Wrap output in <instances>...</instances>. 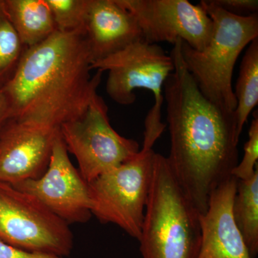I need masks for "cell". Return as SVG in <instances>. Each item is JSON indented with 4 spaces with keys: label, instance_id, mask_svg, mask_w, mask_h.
I'll return each mask as SVG.
<instances>
[{
    "label": "cell",
    "instance_id": "1",
    "mask_svg": "<svg viewBox=\"0 0 258 258\" xmlns=\"http://www.w3.org/2000/svg\"><path fill=\"white\" fill-rule=\"evenodd\" d=\"M181 40L170 55L174 71L164 86L173 174L200 214L208 210L212 193L232 176L238 164L235 111L208 99L183 62Z\"/></svg>",
    "mask_w": 258,
    "mask_h": 258
},
{
    "label": "cell",
    "instance_id": "2",
    "mask_svg": "<svg viewBox=\"0 0 258 258\" xmlns=\"http://www.w3.org/2000/svg\"><path fill=\"white\" fill-rule=\"evenodd\" d=\"M86 32L56 30L25 48L16 69L2 86L9 119L60 128L79 118L97 94L103 72L91 76Z\"/></svg>",
    "mask_w": 258,
    "mask_h": 258
},
{
    "label": "cell",
    "instance_id": "3",
    "mask_svg": "<svg viewBox=\"0 0 258 258\" xmlns=\"http://www.w3.org/2000/svg\"><path fill=\"white\" fill-rule=\"evenodd\" d=\"M139 241L143 258H198L201 244L200 213L157 153Z\"/></svg>",
    "mask_w": 258,
    "mask_h": 258
},
{
    "label": "cell",
    "instance_id": "4",
    "mask_svg": "<svg viewBox=\"0 0 258 258\" xmlns=\"http://www.w3.org/2000/svg\"><path fill=\"white\" fill-rule=\"evenodd\" d=\"M200 5L213 23L208 45L197 50L181 40L183 62L208 99L230 111L237 107L232 80L236 61L244 47L258 37V15L231 14L212 0Z\"/></svg>",
    "mask_w": 258,
    "mask_h": 258
},
{
    "label": "cell",
    "instance_id": "5",
    "mask_svg": "<svg viewBox=\"0 0 258 258\" xmlns=\"http://www.w3.org/2000/svg\"><path fill=\"white\" fill-rule=\"evenodd\" d=\"M153 147L143 143L135 157L88 183L92 215L138 240L152 184L156 154Z\"/></svg>",
    "mask_w": 258,
    "mask_h": 258
},
{
    "label": "cell",
    "instance_id": "6",
    "mask_svg": "<svg viewBox=\"0 0 258 258\" xmlns=\"http://www.w3.org/2000/svg\"><path fill=\"white\" fill-rule=\"evenodd\" d=\"M69 225L32 195L0 181V240L63 257L74 246Z\"/></svg>",
    "mask_w": 258,
    "mask_h": 258
},
{
    "label": "cell",
    "instance_id": "7",
    "mask_svg": "<svg viewBox=\"0 0 258 258\" xmlns=\"http://www.w3.org/2000/svg\"><path fill=\"white\" fill-rule=\"evenodd\" d=\"M60 133L88 183L130 160L140 151L137 142L122 137L111 126L108 107L98 94L81 116L60 125Z\"/></svg>",
    "mask_w": 258,
    "mask_h": 258
},
{
    "label": "cell",
    "instance_id": "8",
    "mask_svg": "<svg viewBox=\"0 0 258 258\" xmlns=\"http://www.w3.org/2000/svg\"><path fill=\"white\" fill-rule=\"evenodd\" d=\"M174 69L170 55L158 44L149 43L144 39L91 66V71H108L106 91L118 104L134 103L137 99L134 91L137 89L143 88L154 93L155 102L148 115L159 118L164 83Z\"/></svg>",
    "mask_w": 258,
    "mask_h": 258
},
{
    "label": "cell",
    "instance_id": "9",
    "mask_svg": "<svg viewBox=\"0 0 258 258\" xmlns=\"http://www.w3.org/2000/svg\"><path fill=\"white\" fill-rule=\"evenodd\" d=\"M138 23L149 43L182 40L197 50L208 45L213 23L203 7L188 0H117Z\"/></svg>",
    "mask_w": 258,
    "mask_h": 258
},
{
    "label": "cell",
    "instance_id": "10",
    "mask_svg": "<svg viewBox=\"0 0 258 258\" xmlns=\"http://www.w3.org/2000/svg\"><path fill=\"white\" fill-rule=\"evenodd\" d=\"M36 198L66 223H84L92 215L89 184L73 165L60 133L57 136L46 171L36 179L12 185Z\"/></svg>",
    "mask_w": 258,
    "mask_h": 258
},
{
    "label": "cell",
    "instance_id": "11",
    "mask_svg": "<svg viewBox=\"0 0 258 258\" xmlns=\"http://www.w3.org/2000/svg\"><path fill=\"white\" fill-rule=\"evenodd\" d=\"M60 128L8 120L0 128V181L15 185L46 171Z\"/></svg>",
    "mask_w": 258,
    "mask_h": 258
},
{
    "label": "cell",
    "instance_id": "12",
    "mask_svg": "<svg viewBox=\"0 0 258 258\" xmlns=\"http://www.w3.org/2000/svg\"><path fill=\"white\" fill-rule=\"evenodd\" d=\"M237 181L232 176L220 185L212 193L207 211L200 214L198 258H251L232 215Z\"/></svg>",
    "mask_w": 258,
    "mask_h": 258
},
{
    "label": "cell",
    "instance_id": "13",
    "mask_svg": "<svg viewBox=\"0 0 258 258\" xmlns=\"http://www.w3.org/2000/svg\"><path fill=\"white\" fill-rule=\"evenodd\" d=\"M85 31L92 63L143 39L137 20L117 0H89Z\"/></svg>",
    "mask_w": 258,
    "mask_h": 258
},
{
    "label": "cell",
    "instance_id": "14",
    "mask_svg": "<svg viewBox=\"0 0 258 258\" xmlns=\"http://www.w3.org/2000/svg\"><path fill=\"white\" fill-rule=\"evenodd\" d=\"M3 5L26 48L46 40L57 30L46 0H3Z\"/></svg>",
    "mask_w": 258,
    "mask_h": 258
},
{
    "label": "cell",
    "instance_id": "15",
    "mask_svg": "<svg viewBox=\"0 0 258 258\" xmlns=\"http://www.w3.org/2000/svg\"><path fill=\"white\" fill-rule=\"evenodd\" d=\"M232 215L251 258L258 253V171L250 179L238 180Z\"/></svg>",
    "mask_w": 258,
    "mask_h": 258
},
{
    "label": "cell",
    "instance_id": "16",
    "mask_svg": "<svg viewBox=\"0 0 258 258\" xmlns=\"http://www.w3.org/2000/svg\"><path fill=\"white\" fill-rule=\"evenodd\" d=\"M234 94L237 101L234 113L237 135L240 137L249 114L258 103V37L249 43L242 57Z\"/></svg>",
    "mask_w": 258,
    "mask_h": 258
},
{
    "label": "cell",
    "instance_id": "17",
    "mask_svg": "<svg viewBox=\"0 0 258 258\" xmlns=\"http://www.w3.org/2000/svg\"><path fill=\"white\" fill-rule=\"evenodd\" d=\"M25 48L0 0V87L14 73Z\"/></svg>",
    "mask_w": 258,
    "mask_h": 258
},
{
    "label": "cell",
    "instance_id": "18",
    "mask_svg": "<svg viewBox=\"0 0 258 258\" xmlns=\"http://www.w3.org/2000/svg\"><path fill=\"white\" fill-rule=\"evenodd\" d=\"M57 31H85L89 0H46Z\"/></svg>",
    "mask_w": 258,
    "mask_h": 258
},
{
    "label": "cell",
    "instance_id": "19",
    "mask_svg": "<svg viewBox=\"0 0 258 258\" xmlns=\"http://www.w3.org/2000/svg\"><path fill=\"white\" fill-rule=\"evenodd\" d=\"M249 129L248 140L244 144V156L232 171V175L237 180L250 179L258 171V116L257 113H254Z\"/></svg>",
    "mask_w": 258,
    "mask_h": 258
},
{
    "label": "cell",
    "instance_id": "20",
    "mask_svg": "<svg viewBox=\"0 0 258 258\" xmlns=\"http://www.w3.org/2000/svg\"><path fill=\"white\" fill-rule=\"evenodd\" d=\"M217 6L238 16L257 14V0H212Z\"/></svg>",
    "mask_w": 258,
    "mask_h": 258
},
{
    "label": "cell",
    "instance_id": "21",
    "mask_svg": "<svg viewBox=\"0 0 258 258\" xmlns=\"http://www.w3.org/2000/svg\"><path fill=\"white\" fill-rule=\"evenodd\" d=\"M0 258H63L54 254L29 252L0 240Z\"/></svg>",
    "mask_w": 258,
    "mask_h": 258
},
{
    "label": "cell",
    "instance_id": "22",
    "mask_svg": "<svg viewBox=\"0 0 258 258\" xmlns=\"http://www.w3.org/2000/svg\"><path fill=\"white\" fill-rule=\"evenodd\" d=\"M10 106L4 91L0 87V128L9 119Z\"/></svg>",
    "mask_w": 258,
    "mask_h": 258
}]
</instances>
